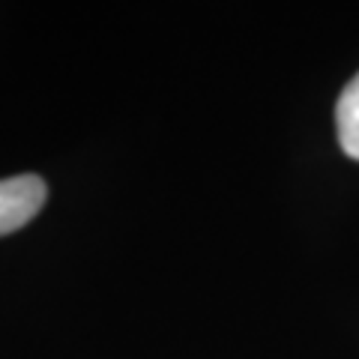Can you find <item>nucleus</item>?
<instances>
[{"instance_id":"1","label":"nucleus","mask_w":359,"mask_h":359,"mask_svg":"<svg viewBox=\"0 0 359 359\" xmlns=\"http://www.w3.org/2000/svg\"><path fill=\"white\" fill-rule=\"evenodd\" d=\"M45 180L36 174H21L0 180V237L15 233L36 216L45 204Z\"/></svg>"},{"instance_id":"2","label":"nucleus","mask_w":359,"mask_h":359,"mask_svg":"<svg viewBox=\"0 0 359 359\" xmlns=\"http://www.w3.org/2000/svg\"><path fill=\"white\" fill-rule=\"evenodd\" d=\"M335 126H339L341 150L359 162V75H353L341 90L335 105Z\"/></svg>"}]
</instances>
